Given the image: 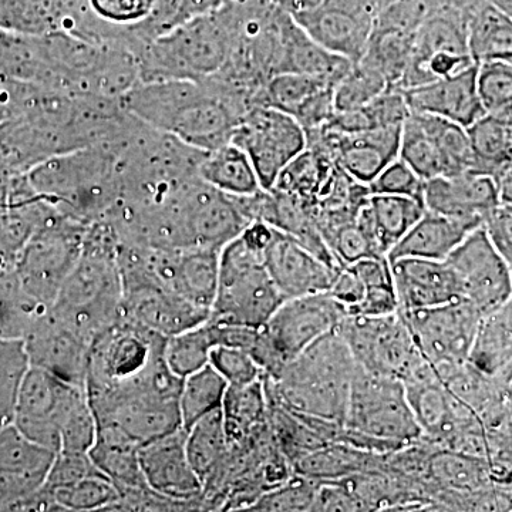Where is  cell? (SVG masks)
Instances as JSON below:
<instances>
[{"mask_svg":"<svg viewBox=\"0 0 512 512\" xmlns=\"http://www.w3.org/2000/svg\"><path fill=\"white\" fill-rule=\"evenodd\" d=\"M121 103L138 120L201 151L229 143L252 107L211 77L140 82Z\"/></svg>","mask_w":512,"mask_h":512,"instance_id":"6da1fadb","label":"cell"},{"mask_svg":"<svg viewBox=\"0 0 512 512\" xmlns=\"http://www.w3.org/2000/svg\"><path fill=\"white\" fill-rule=\"evenodd\" d=\"M165 342L123 315L101 330L90 348L84 384L96 419L138 394L180 386L183 379L165 363Z\"/></svg>","mask_w":512,"mask_h":512,"instance_id":"7a4b0ae2","label":"cell"},{"mask_svg":"<svg viewBox=\"0 0 512 512\" xmlns=\"http://www.w3.org/2000/svg\"><path fill=\"white\" fill-rule=\"evenodd\" d=\"M356 367L345 339L335 330L312 343L276 375H264L266 402L345 426Z\"/></svg>","mask_w":512,"mask_h":512,"instance_id":"3957f363","label":"cell"},{"mask_svg":"<svg viewBox=\"0 0 512 512\" xmlns=\"http://www.w3.org/2000/svg\"><path fill=\"white\" fill-rule=\"evenodd\" d=\"M117 252L119 235L111 222H92L82 254L50 306L53 315L92 343L121 316L123 284Z\"/></svg>","mask_w":512,"mask_h":512,"instance_id":"277c9868","label":"cell"},{"mask_svg":"<svg viewBox=\"0 0 512 512\" xmlns=\"http://www.w3.org/2000/svg\"><path fill=\"white\" fill-rule=\"evenodd\" d=\"M28 178L39 197L86 224L104 220L120 200L119 160L109 146L59 154L33 168Z\"/></svg>","mask_w":512,"mask_h":512,"instance_id":"5b68a950","label":"cell"},{"mask_svg":"<svg viewBox=\"0 0 512 512\" xmlns=\"http://www.w3.org/2000/svg\"><path fill=\"white\" fill-rule=\"evenodd\" d=\"M274 228L254 221L221 249L211 322L264 328L286 301L265 266V248Z\"/></svg>","mask_w":512,"mask_h":512,"instance_id":"8992f818","label":"cell"},{"mask_svg":"<svg viewBox=\"0 0 512 512\" xmlns=\"http://www.w3.org/2000/svg\"><path fill=\"white\" fill-rule=\"evenodd\" d=\"M419 441L426 440L402 380L356 367L339 443L386 454Z\"/></svg>","mask_w":512,"mask_h":512,"instance_id":"52a82bcc","label":"cell"},{"mask_svg":"<svg viewBox=\"0 0 512 512\" xmlns=\"http://www.w3.org/2000/svg\"><path fill=\"white\" fill-rule=\"evenodd\" d=\"M234 45L224 5L138 47L140 82L204 80L221 72Z\"/></svg>","mask_w":512,"mask_h":512,"instance_id":"ba28073f","label":"cell"},{"mask_svg":"<svg viewBox=\"0 0 512 512\" xmlns=\"http://www.w3.org/2000/svg\"><path fill=\"white\" fill-rule=\"evenodd\" d=\"M90 224L55 211L20 251L15 272L20 285L40 305L50 308L82 254Z\"/></svg>","mask_w":512,"mask_h":512,"instance_id":"9c48e42d","label":"cell"},{"mask_svg":"<svg viewBox=\"0 0 512 512\" xmlns=\"http://www.w3.org/2000/svg\"><path fill=\"white\" fill-rule=\"evenodd\" d=\"M348 316L329 292L286 299L262 328L258 363L274 376L316 340L335 332Z\"/></svg>","mask_w":512,"mask_h":512,"instance_id":"30bf717a","label":"cell"},{"mask_svg":"<svg viewBox=\"0 0 512 512\" xmlns=\"http://www.w3.org/2000/svg\"><path fill=\"white\" fill-rule=\"evenodd\" d=\"M339 333L366 372L404 382L424 362L402 313L387 316H346Z\"/></svg>","mask_w":512,"mask_h":512,"instance_id":"8fae6325","label":"cell"},{"mask_svg":"<svg viewBox=\"0 0 512 512\" xmlns=\"http://www.w3.org/2000/svg\"><path fill=\"white\" fill-rule=\"evenodd\" d=\"M231 143L248 154L262 188L271 190L286 165L308 148V136L291 114L252 106L235 127Z\"/></svg>","mask_w":512,"mask_h":512,"instance_id":"7c38bea8","label":"cell"},{"mask_svg":"<svg viewBox=\"0 0 512 512\" xmlns=\"http://www.w3.org/2000/svg\"><path fill=\"white\" fill-rule=\"evenodd\" d=\"M400 313L421 355L434 367L467 362L483 318L481 312L464 299L436 308Z\"/></svg>","mask_w":512,"mask_h":512,"instance_id":"4fadbf2b","label":"cell"},{"mask_svg":"<svg viewBox=\"0 0 512 512\" xmlns=\"http://www.w3.org/2000/svg\"><path fill=\"white\" fill-rule=\"evenodd\" d=\"M460 285L461 299L481 315L512 296L511 265L495 249L483 227L474 229L446 259Z\"/></svg>","mask_w":512,"mask_h":512,"instance_id":"5bb4252c","label":"cell"},{"mask_svg":"<svg viewBox=\"0 0 512 512\" xmlns=\"http://www.w3.org/2000/svg\"><path fill=\"white\" fill-rule=\"evenodd\" d=\"M84 390V386L64 382L32 366L20 387L12 423L30 440L59 453L62 447L60 427Z\"/></svg>","mask_w":512,"mask_h":512,"instance_id":"9a60e30c","label":"cell"},{"mask_svg":"<svg viewBox=\"0 0 512 512\" xmlns=\"http://www.w3.org/2000/svg\"><path fill=\"white\" fill-rule=\"evenodd\" d=\"M293 19L318 45L357 63L365 56L375 29V0H326Z\"/></svg>","mask_w":512,"mask_h":512,"instance_id":"2e32d148","label":"cell"},{"mask_svg":"<svg viewBox=\"0 0 512 512\" xmlns=\"http://www.w3.org/2000/svg\"><path fill=\"white\" fill-rule=\"evenodd\" d=\"M138 460L154 493L185 505L187 510L204 508V484L188 457L184 427L140 446Z\"/></svg>","mask_w":512,"mask_h":512,"instance_id":"e0dca14e","label":"cell"},{"mask_svg":"<svg viewBox=\"0 0 512 512\" xmlns=\"http://www.w3.org/2000/svg\"><path fill=\"white\" fill-rule=\"evenodd\" d=\"M83 148L72 128L36 117L16 114L0 121V171L29 174L37 165L59 154Z\"/></svg>","mask_w":512,"mask_h":512,"instance_id":"ac0fdd59","label":"cell"},{"mask_svg":"<svg viewBox=\"0 0 512 512\" xmlns=\"http://www.w3.org/2000/svg\"><path fill=\"white\" fill-rule=\"evenodd\" d=\"M402 127L376 128L353 134L322 127L306 136L308 147L329 154L353 180L369 185L384 167L399 157Z\"/></svg>","mask_w":512,"mask_h":512,"instance_id":"d6986e66","label":"cell"},{"mask_svg":"<svg viewBox=\"0 0 512 512\" xmlns=\"http://www.w3.org/2000/svg\"><path fill=\"white\" fill-rule=\"evenodd\" d=\"M57 453L26 437L13 423L0 427V511H22L42 490Z\"/></svg>","mask_w":512,"mask_h":512,"instance_id":"ffe728a7","label":"cell"},{"mask_svg":"<svg viewBox=\"0 0 512 512\" xmlns=\"http://www.w3.org/2000/svg\"><path fill=\"white\" fill-rule=\"evenodd\" d=\"M23 342L33 367L67 383L86 384L92 340L53 315L50 308L33 323Z\"/></svg>","mask_w":512,"mask_h":512,"instance_id":"44dd1931","label":"cell"},{"mask_svg":"<svg viewBox=\"0 0 512 512\" xmlns=\"http://www.w3.org/2000/svg\"><path fill=\"white\" fill-rule=\"evenodd\" d=\"M220 254L217 249H160L148 247V264L161 285L168 291L211 313Z\"/></svg>","mask_w":512,"mask_h":512,"instance_id":"7402d4cb","label":"cell"},{"mask_svg":"<svg viewBox=\"0 0 512 512\" xmlns=\"http://www.w3.org/2000/svg\"><path fill=\"white\" fill-rule=\"evenodd\" d=\"M264 259L272 281L285 299L328 292L340 269L275 228Z\"/></svg>","mask_w":512,"mask_h":512,"instance_id":"603a6c76","label":"cell"},{"mask_svg":"<svg viewBox=\"0 0 512 512\" xmlns=\"http://www.w3.org/2000/svg\"><path fill=\"white\" fill-rule=\"evenodd\" d=\"M423 202L427 211L483 227L485 217L501 202L500 185L494 177L477 171L424 181Z\"/></svg>","mask_w":512,"mask_h":512,"instance_id":"cb8c5ba5","label":"cell"},{"mask_svg":"<svg viewBox=\"0 0 512 512\" xmlns=\"http://www.w3.org/2000/svg\"><path fill=\"white\" fill-rule=\"evenodd\" d=\"M478 64L454 76L402 90L413 113L433 114L470 127L485 116L477 82Z\"/></svg>","mask_w":512,"mask_h":512,"instance_id":"d4e9b609","label":"cell"},{"mask_svg":"<svg viewBox=\"0 0 512 512\" xmlns=\"http://www.w3.org/2000/svg\"><path fill=\"white\" fill-rule=\"evenodd\" d=\"M183 383V382H181ZM180 390L177 387L150 390L114 406L97 419V426L119 427L140 446L183 427L180 413Z\"/></svg>","mask_w":512,"mask_h":512,"instance_id":"484cf974","label":"cell"},{"mask_svg":"<svg viewBox=\"0 0 512 512\" xmlns=\"http://www.w3.org/2000/svg\"><path fill=\"white\" fill-rule=\"evenodd\" d=\"M390 266L400 312L436 308L461 299L456 274L447 261L400 258Z\"/></svg>","mask_w":512,"mask_h":512,"instance_id":"4316f807","label":"cell"},{"mask_svg":"<svg viewBox=\"0 0 512 512\" xmlns=\"http://www.w3.org/2000/svg\"><path fill=\"white\" fill-rule=\"evenodd\" d=\"M424 212V202L417 198L369 194L357 212V220L375 242L377 252L387 256Z\"/></svg>","mask_w":512,"mask_h":512,"instance_id":"83f0119b","label":"cell"},{"mask_svg":"<svg viewBox=\"0 0 512 512\" xmlns=\"http://www.w3.org/2000/svg\"><path fill=\"white\" fill-rule=\"evenodd\" d=\"M477 228L480 227L470 222L454 220L426 210L423 217L389 252L387 259L390 262L400 258L446 261L451 252Z\"/></svg>","mask_w":512,"mask_h":512,"instance_id":"f1b7e54d","label":"cell"},{"mask_svg":"<svg viewBox=\"0 0 512 512\" xmlns=\"http://www.w3.org/2000/svg\"><path fill=\"white\" fill-rule=\"evenodd\" d=\"M468 53L474 62L512 60V18L493 0H480L467 18Z\"/></svg>","mask_w":512,"mask_h":512,"instance_id":"f546056e","label":"cell"},{"mask_svg":"<svg viewBox=\"0 0 512 512\" xmlns=\"http://www.w3.org/2000/svg\"><path fill=\"white\" fill-rule=\"evenodd\" d=\"M198 175L204 183L231 197H247L264 190L248 154L231 141L205 151Z\"/></svg>","mask_w":512,"mask_h":512,"instance_id":"4dcf8cb0","label":"cell"},{"mask_svg":"<svg viewBox=\"0 0 512 512\" xmlns=\"http://www.w3.org/2000/svg\"><path fill=\"white\" fill-rule=\"evenodd\" d=\"M468 362L485 375L498 377L512 363V296L478 325Z\"/></svg>","mask_w":512,"mask_h":512,"instance_id":"1f68e13d","label":"cell"},{"mask_svg":"<svg viewBox=\"0 0 512 512\" xmlns=\"http://www.w3.org/2000/svg\"><path fill=\"white\" fill-rule=\"evenodd\" d=\"M380 454L370 453L346 443H332L306 454L293 464L299 476L312 478L320 483L348 480L353 476L372 473L375 470L373 458Z\"/></svg>","mask_w":512,"mask_h":512,"instance_id":"d6a6232c","label":"cell"},{"mask_svg":"<svg viewBox=\"0 0 512 512\" xmlns=\"http://www.w3.org/2000/svg\"><path fill=\"white\" fill-rule=\"evenodd\" d=\"M473 167L471 171L500 180L512 165V126L510 119L485 114L467 128Z\"/></svg>","mask_w":512,"mask_h":512,"instance_id":"836d02e7","label":"cell"},{"mask_svg":"<svg viewBox=\"0 0 512 512\" xmlns=\"http://www.w3.org/2000/svg\"><path fill=\"white\" fill-rule=\"evenodd\" d=\"M229 440L222 409L195 421L187 430V453L204 488L218 476L227 461Z\"/></svg>","mask_w":512,"mask_h":512,"instance_id":"e575fe53","label":"cell"},{"mask_svg":"<svg viewBox=\"0 0 512 512\" xmlns=\"http://www.w3.org/2000/svg\"><path fill=\"white\" fill-rule=\"evenodd\" d=\"M436 456H431L427 473L450 491L451 497L477 493L494 487L491 476V463L484 458L467 456L458 451L440 448Z\"/></svg>","mask_w":512,"mask_h":512,"instance_id":"d590c367","label":"cell"},{"mask_svg":"<svg viewBox=\"0 0 512 512\" xmlns=\"http://www.w3.org/2000/svg\"><path fill=\"white\" fill-rule=\"evenodd\" d=\"M229 444L241 443L268 427L264 377L247 386H228L222 403Z\"/></svg>","mask_w":512,"mask_h":512,"instance_id":"8d00e7d4","label":"cell"},{"mask_svg":"<svg viewBox=\"0 0 512 512\" xmlns=\"http://www.w3.org/2000/svg\"><path fill=\"white\" fill-rule=\"evenodd\" d=\"M409 114V104L402 90L393 87L360 109L336 113L326 127L338 133H362L376 128L403 126Z\"/></svg>","mask_w":512,"mask_h":512,"instance_id":"74e56055","label":"cell"},{"mask_svg":"<svg viewBox=\"0 0 512 512\" xmlns=\"http://www.w3.org/2000/svg\"><path fill=\"white\" fill-rule=\"evenodd\" d=\"M399 158L409 165L421 180L429 181L431 178L450 175L446 157L441 153L439 144L412 111L403 123Z\"/></svg>","mask_w":512,"mask_h":512,"instance_id":"f35d334b","label":"cell"},{"mask_svg":"<svg viewBox=\"0 0 512 512\" xmlns=\"http://www.w3.org/2000/svg\"><path fill=\"white\" fill-rule=\"evenodd\" d=\"M228 383L211 365L184 377L180 390L181 423L185 430L195 421L222 409Z\"/></svg>","mask_w":512,"mask_h":512,"instance_id":"ab89813d","label":"cell"},{"mask_svg":"<svg viewBox=\"0 0 512 512\" xmlns=\"http://www.w3.org/2000/svg\"><path fill=\"white\" fill-rule=\"evenodd\" d=\"M47 309L22 288L15 269L0 272V336L25 338Z\"/></svg>","mask_w":512,"mask_h":512,"instance_id":"60d3db41","label":"cell"},{"mask_svg":"<svg viewBox=\"0 0 512 512\" xmlns=\"http://www.w3.org/2000/svg\"><path fill=\"white\" fill-rule=\"evenodd\" d=\"M214 348L215 342L207 320L195 328L167 338L164 348L165 363L175 376L184 379L210 365Z\"/></svg>","mask_w":512,"mask_h":512,"instance_id":"b9f144b4","label":"cell"},{"mask_svg":"<svg viewBox=\"0 0 512 512\" xmlns=\"http://www.w3.org/2000/svg\"><path fill=\"white\" fill-rule=\"evenodd\" d=\"M326 87L335 86L311 74L295 72L275 74L256 93L254 106L274 107L292 116L293 111L302 106L309 97Z\"/></svg>","mask_w":512,"mask_h":512,"instance_id":"7bdbcfd3","label":"cell"},{"mask_svg":"<svg viewBox=\"0 0 512 512\" xmlns=\"http://www.w3.org/2000/svg\"><path fill=\"white\" fill-rule=\"evenodd\" d=\"M46 491L55 501L57 511L116 510L120 500L116 485L103 473Z\"/></svg>","mask_w":512,"mask_h":512,"instance_id":"ee69618b","label":"cell"},{"mask_svg":"<svg viewBox=\"0 0 512 512\" xmlns=\"http://www.w3.org/2000/svg\"><path fill=\"white\" fill-rule=\"evenodd\" d=\"M30 367L23 339L0 336V427L12 423L20 387Z\"/></svg>","mask_w":512,"mask_h":512,"instance_id":"f6af8a7d","label":"cell"},{"mask_svg":"<svg viewBox=\"0 0 512 512\" xmlns=\"http://www.w3.org/2000/svg\"><path fill=\"white\" fill-rule=\"evenodd\" d=\"M389 89H393L389 80L372 63L365 59L353 63L333 90L336 113L360 109Z\"/></svg>","mask_w":512,"mask_h":512,"instance_id":"bcb514c9","label":"cell"},{"mask_svg":"<svg viewBox=\"0 0 512 512\" xmlns=\"http://www.w3.org/2000/svg\"><path fill=\"white\" fill-rule=\"evenodd\" d=\"M477 82L485 113L511 119L512 63L505 60L478 63Z\"/></svg>","mask_w":512,"mask_h":512,"instance_id":"7dc6e473","label":"cell"},{"mask_svg":"<svg viewBox=\"0 0 512 512\" xmlns=\"http://www.w3.org/2000/svg\"><path fill=\"white\" fill-rule=\"evenodd\" d=\"M320 481L299 476L272 488L259 497L249 510L252 511H312Z\"/></svg>","mask_w":512,"mask_h":512,"instance_id":"c3c4849f","label":"cell"},{"mask_svg":"<svg viewBox=\"0 0 512 512\" xmlns=\"http://www.w3.org/2000/svg\"><path fill=\"white\" fill-rule=\"evenodd\" d=\"M97 436V419L86 390L80 393L70 407L60 427V451L89 453Z\"/></svg>","mask_w":512,"mask_h":512,"instance_id":"681fc988","label":"cell"},{"mask_svg":"<svg viewBox=\"0 0 512 512\" xmlns=\"http://www.w3.org/2000/svg\"><path fill=\"white\" fill-rule=\"evenodd\" d=\"M210 365L224 377L228 386H247L265 375L264 369L251 353L229 346L212 349Z\"/></svg>","mask_w":512,"mask_h":512,"instance_id":"f907efd6","label":"cell"},{"mask_svg":"<svg viewBox=\"0 0 512 512\" xmlns=\"http://www.w3.org/2000/svg\"><path fill=\"white\" fill-rule=\"evenodd\" d=\"M157 0H87L94 18L114 29H130L147 19Z\"/></svg>","mask_w":512,"mask_h":512,"instance_id":"816d5d0a","label":"cell"},{"mask_svg":"<svg viewBox=\"0 0 512 512\" xmlns=\"http://www.w3.org/2000/svg\"><path fill=\"white\" fill-rule=\"evenodd\" d=\"M367 190L370 194L400 195L423 201L424 180L397 157L367 185Z\"/></svg>","mask_w":512,"mask_h":512,"instance_id":"f5cc1de1","label":"cell"},{"mask_svg":"<svg viewBox=\"0 0 512 512\" xmlns=\"http://www.w3.org/2000/svg\"><path fill=\"white\" fill-rule=\"evenodd\" d=\"M100 473L101 471L93 463L89 453L59 451L43 487L46 490H55V488L66 487V485L77 483V481Z\"/></svg>","mask_w":512,"mask_h":512,"instance_id":"db71d44e","label":"cell"},{"mask_svg":"<svg viewBox=\"0 0 512 512\" xmlns=\"http://www.w3.org/2000/svg\"><path fill=\"white\" fill-rule=\"evenodd\" d=\"M333 90L335 87H326V89L320 90L293 111L292 116L305 128L306 133L325 127L335 116Z\"/></svg>","mask_w":512,"mask_h":512,"instance_id":"11a10c76","label":"cell"},{"mask_svg":"<svg viewBox=\"0 0 512 512\" xmlns=\"http://www.w3.org/2000/svg\"><path fill=\"white\" fill-rule=\"evenodd\" d=\"M483 228L495 249L512 265V204L500 202L485 217Z\"/></svg>","mask_w":512,"mask_h":512,"instance_id":"9f6ffc18","label":"cell"},{"mask_svg":"<svg viewBox=\"0 0 512 512\" xmlns=\"http://www.w3.org/2000/svg\"><path fill=\"white\" fill-rule=\"evenodd\" d=\"M13 79L0 73V121L9 116L10 101H12Z\"/></svg>","mask_w":512,"mask_h":512,"instance_id":"6f0895ef","label":"cell"},{"mask_svg":"<svg viewBox=\"0 0 512 512\" xmlns=\"http://www.w3.org/2000/svg\"><path fill=\"white\" fill-rule=\"evenodd\" d=\"M12 178V174L0 171V215H2L10 205V188H12Z\"/></svg>","mask_w":512,"mask_h":512,"instance_id":"680465c9","label":"cell"},{"mask_svg":"<svg viewBox=\"0 0 512 512\" xmlns=\"http://www.w3.org/2000/svg\"><path fill=\"white\" fill-rule=\"evenodd\" d=\"M498 185H500L501 202L512 204V165L501 175Z\"/></svg>","mask_w":512,"mask_h":512,"instance_id":"91938a15","label":"cell"},{"mask_svg":"<svg viewBox=\"0 0 512 512\" xmlns=\"http://www.w3.org/2000/svg\"><path fill=\"white\" fill-rule=\"evenodd\" d=\"M497 379L500 380L504 386H507V383L512 379V363L507 367V369L504 370L503 373H501L500 376L497 377Z\"/></svg>","mask_w":512,"mask_h":512,"instance_id":"94428289","label":"cell"},{"mask_svg":"<svg viewBox=\"0 0 512 512\" xmlns=\"http://www.w3.org/2000/svg\"><path fill=\"white\" fill-rule=\"evenodd\" d=\"M501 9L505 10L512 18V0H493Z\"/></svg>","mask_w":512,"mask_h":512,"instance_id":"6125c7cd","label":"cell"},{"mask_svg":"<svg viewBox=\"0 0 512 512\" xmlns=\"http://www.w3.org/2000/svg\"><path fill=\"white\" fill-rule=\"evenodd\" d=\"M505 403L512 409V379L505 386Z\"/></svg>","mask_w":512,"mask_h":512,"instance_id":"be15d7a7","label":"cell"},{"mask_svg":"<svg viewBox=\"0 0 512 512\" xmlns=\"http://www.w3.org/2000/svg\"><path fill=\"white\" fill-rule=\"evenodd\" d=\"M505 493H507V495H508V500H510V504H511V511H512V484L510 485V487L505 488Z\"/></svg>","mask_w":512,"mask_h":512,"instance_id":"e7e4bbea","label":"cell"},{"mask_svg":"<svg viewBox=\"0 0 512 512\" xmlns=\"http://www.w3.org/2000/svg\"><path fill=\"white\" fill-rule=\"evenodd\" d=\"M510 120H511V126H512V117H511V119H510Z\"/></svg>","mask_w":512,"mask_h":512,"instance_id":"03108f58","label":"cell"},{"mask_svg":"<svg viewBox=\"0 0 512 512\" xmlns=\"http://www.w3.org/2000/svg\"><path fill=\"white\" fill-rule=\"evenodd\" d=\"M511 272H512V265H511Z\"/></svg>","mask_w":512,"mask_h":512,"instance_id":"003e7915","label":"cell"}]
</instances>
